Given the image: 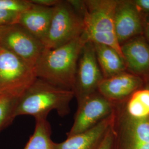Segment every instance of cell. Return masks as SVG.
<instances>
[{
    "mask_svg": "<svg viewBox=\"0 0 149 149\" xmlns=\"http://www.w3.org/2000/svg\"><path fill=\"white\" fill-rule=\"evenodd\" d=\"M87 41L84 33L61 47L45 48L34 67L38 78L59 88L73 90L80 54Z\"/></svg>",
    "mask_w": 149,
    "mask_h": 149,
    "instance_id": "obj_1",
    "label": "cell"
},
{
    "mask_svg": "<svg viewBox=\"0 0 149 149\" xmlns=\"http://www.w3.org/2000/svg\"><path fill=\"white\" fill-rule=\"evenodd\" d=\"M74 97L72 91L59 88L37 78L18 98L15 117L30 115L36 119L47 118L49 112L53 110L64 117L70 113V103Z\"/></svg>",
    "mask_w": 149,
    "mask_h": 149,
    "instance_id": "obj_2",
    "label": "cell"
},
{
    "mask_svg": "<svg viewBox=\"0 0 149 149\" xmlns=\"http://www.w3.org/2000/svg\"><path fill=\"white\" fill-rule=\"evenodd\" d=\"M82 18L84 33L89 41L111 47L123 57L114 28L117 0H86Z\"/></svg>",
    "mask_w": 149,
    "mask_h": 149,
    "instance_id": "obj_3",
    "label": "cell"
},
{
    "mask_svg": "<svg viewBox=\"0 0 149 149\" xmlns=\"http://www.w3.org/2000/svg\"><path fill=\"white\" fill-rule=\"evenodd\" d=\"M112 149H149V117L129 116L123 102L115 104Z\"/></svg>",
    "mask_w": 149,
    "mask_h": 149,
    "instance_id": "obj_4",
    "label": "cell"
},
{
    "mask_svg": "<svg viewBox=\"0 0 149 149\" xmlns=\"http://www.w3.org/2000/svg\"><path fill=\"white\" fill-rule=\"evenodd\" d=\"M37 78L34 67L0 46V96L19 98Z\"/></svg>",
    "mask_w": 149,
    "mask_h": 149,
    "instance_id": "obj_5",
    "label": "cell"
},
{
    "mask_svg": "<svg viewBox=\"0 0 149 149\" xmlns=\"http://www.w3.org/2000/svg\"><path fill=\"white\" fill-rule=\"evenodd\" d=\"M84 33L82 17L68 1H60L54 6L47 34L43 40L45 49H55L79 37Z\"/></svg>",
    "mask_w": 149,
    "mask_h": 149,
    "instance_id": "obj_6",
    "label": "cell"
},
{
    "mask_svg": "<svg viewBox=\"0 0 149 149\" xmlns=\"http://www.w3.org/2000/svg\"><path fill=\"white\" fill-rule=\"evenodd\" d=\"M0 46L34 68L45 49L40 40L18 23L0 27Z\"/></svg>",
    "mask_w": 149,
    "mask_h": 149,
    "instance_id": "obj_7",
    "label": "cell"
},
{
    "mask_svg": "<svg viewBox=\"0 0 149 149\" xmlns=\"http://www.w3.org/2000/svg\"><path fill=\"white\" fill-rule=\"evenodd\" d=\"M103 79L93 43L87 41L80 54L72 90L77 103L98 91V86Z\"/></svg>",
    "mask_w": 149,
    "mask_h": 149,
    "instance_id": "obj_8",
    "label": "cell"
},
{
    "mask_svg": "<svg viewBox=\"0 0 149 149\" xmlns=\"http://www.w3.org/2000/svg\"><path fill=\"white\" fill-rule=\"evenodd\" d=\"M78 107L74 122L68 137L81 133L94 127L103 120L111 116L115 104L97 91L77 103Z\"/></svg>",
    "mask_w": 149,
    "mask_h": 149,
    "instance_id": "obj_9",
    "label": "cell"
},
{
    "mask_svg": "<svg viewBox=\"0 0 149 149\" xmlns=\"http://www.w3.org/2000/svg\"><path fill=\"white\" fill-rule=\"evenodd\" d=\"M145 17L132 1H117L114 13V28L121 45L133 38L144 34Z\"/></svg>",
    "mask_w": 149,
    "mask_h": 149,
    "instance_id": "obj_10",
    "label": "cell"
},
{
    "mask_svg": "<svg viewBox=\"0 0 149 149\" xmlns=\"http://www.w3.org/2000/svg\"><path fill=\"white\" fill-rule=\"evenodd\" d=\"M145 80L140 76L125 71L104 79L98 91L108 100L116 104L125 101L135 91L143 87Z\"/></svg>",
    "mask_w": 149,
    "mask_h": 149,
    "instance_id": "obj_11",
    "label": "cell"
},
{
    "mask_svg": "<svg viewBox=\"0 0 149 149\" xmlns=\"http://www.w3.org/2000/svg\"><path fill=\"white\" fill-rule=\"evenodd\" d=\"M120 48L129 72L149 80V43L144 36L129 40Z\"/></svg>",
    "mask_w": 149,
    "mask_h": 149,
    "instance_id": "obj_12",
    "label": "cell"
},
{
    "mask_svg": "<svg viewBox=\"0 0 149 149\" xmlns=\"http://www.w3.org/2000/svg\"><path fill=\"white\" fill-rule=\"evenodd\" d=\"M114 112L93 128L68 137L64 141L54 143V149H95L112 127Z\"/></svg>",
    "mask_w": 149,
    "mask_h": 149,
    "instance_id": "obj_13",
    "label": "cell"
},
{
    "mask_svg": "<svg viewBox=\"0 0 149 149\" xmlns=\"http://www.w3.org/2000/svg\"><path fill=\"white\" fill-rule=\"evenodd\" d=\"M54 10V7L33 4L29 9L19 14L17 23L43 43L50 25Z\"/></svg>",
    "mask_w": 149,
    "mask_h": 149,
    "instance_id": "obj_14",
    "label": "cell"
},
{
    "mask_svg": "<svg viewBox=\"0 0 149 149\" xmlns=\"http://www.w3.org/2000/svg\"><path fill=\"white\" fill-rule=\"evenodd\" d=\"M93 45L97 60L104 79L127 71L123 58L117 50L102 44L93 43Z\"/></svg>",
    "mask_w": 149,
    "mask_h": 149,
    "instance_id": "obj_15",
    "label": "cell"
},
{
    "mask_svg": "<svg viewBox=\"0 0 149 149\" xmlns=\"http://www.w3.org/2000/svg\"><path fill=\"white\" fill-rule=\"evenodd\" d=\"M125 111L132 117H149V86L139 88L123 101Z\"/></svg>",
    "mask_w": 149,
    "mask_h": 149,
    "instance_id": "obj_16",
    "label": "cell"
},
{
    "mask_svg": "<svg viewBox=\"0 0 149 149\" xmlns=\"http://www.w3.org/2000/svg\"><path fill=\"white\" fill-rule=\"evenodd\" d=\"M51 135V126L47 118L36 119L34 133L23 149H54L55 143L52 140Z\"/></svg>",
    "mask_w": 149,
    "mask_h": 149,
    "instance_id": "obj_17",
    "label": "cell"
},
{
    "mask_svg": "<svg viewBox=\"0 0 149 149\" xmlns=\"http://www.w3.org/2000/svg\"><path fill=\"white\" fill-rule=\"evenodd\" d=\"M19 97L0 96V132L15 119V112Z\"/></svg>",
    "mask_w": 149,
    "mask_h": 149,
    "instance_id": "obj_18",
    "label": "cell"
},
{
    "mask_svg": "<svg viewBox=\"0 0 149 149\" xmlns=\"http://www.w3.org/2000/svg\"><path fill=\"white\" fill-rule=\"evenodd\" d=\"M33 3L29 0H0V9L21 13L29 9Z\"/></svg>",
    "mask_w": 149,
    "mask_h": 149,
    "instance_id": "obj_19",
    "label": "cell"
},
{
    "mask_svg": "<svg viewBox=\"0 0 149 149\" xmlns=\"http://www.w3.org/2000/svg\"><path fill=\"white\" fill-rule=\"evenodd\" d=\"M19 14L0 9V27L17 23Z\"/></svg>",
    "mask_w": 149,
    "mask_h": 149,
    "instance_id": "obj_20",
    "label": "cell"
},
{
    "mask_svg": "<svg viewBox=\"0 0 149 149\" xmlns=\"http://www.w3.org/2000/svg\"><path fill=\"white\" fill-rule=\"evenodd\" d=\"M113 141V132L112 125L109 130L108 132L104 138L95 149H112Z\"/></svg>",
    "mask_w": 149,
    "mask_h": 149,
    "instance_id": "obj_21",
    "label": "cell"
},
{
    "mask_svg": "<svg viewBox=\"0 0 149 149\" xmlns=\"http://www.w3.org/2000/svg\"><path fill=\"white\" fill-rule=\"evenodd\" d=\"M133 3L145 17L149 15V0H133Z\"/></svg>",
    "mask_w": 149,
    "mask_h": 149,
    "instance_id": "obj_22",
    "label": "cell"
},
{
    "mask_svg": "<svg viewBox=\"0 0 149 149\" xmlns=\"http://www.w3.org/2000/svg\"><path fill=\"white\" fill-rule=\"evenodd\" d=\"M29 1L34 5L53 7L60 2V0H29Z\"/></svg>",
    "mask_w": 149,
    "mask_h": 149,
    "instance_id": "obj_23",
    "label": "cell"
},
{
    "mask_svg": "<svg viewBox=\"0 0 149 149\" xmlns=\"http://www.w3.org/2000/svg\"><path fill=\"white\" fill-rule=\"evenodd\" d=\"M143 36L149 43V15L145 17V27H144Z\"/></svg>",
    "mask_w": 149,
    "mask_h": 149,
    "instance_id": "obj_24",
    "label": "cell"
}]
</instances>
